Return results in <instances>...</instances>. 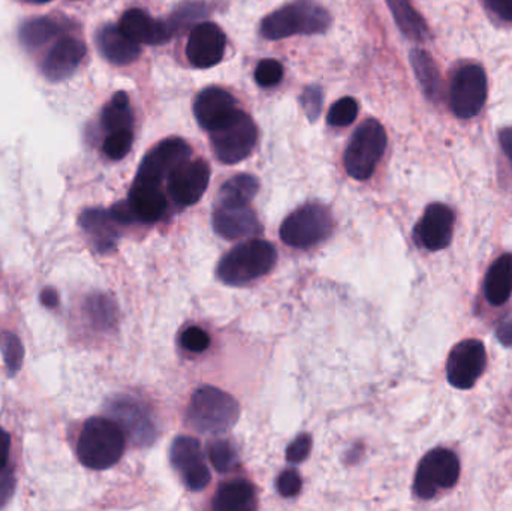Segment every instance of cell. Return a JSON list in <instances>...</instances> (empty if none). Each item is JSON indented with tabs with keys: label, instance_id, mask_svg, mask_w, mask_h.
<instances>
[{
	"label": "cell",
	"instance_id": "cell-33",
	"mask_svg": "<svg viewBox=\"0 0 512 511\" xmlns=\"http://www.w3.org/2000/svg\"><path fill=\"white\" fill-rule=\"evenodd\" d=\"M0 350H2L3 360H5L6 368L9 375H15L20 371L23 365L24 348L17 335L11 332L0 333Z\"/></svg>",
	"mask_w": 512,
	"mask_h": 511
},
{
	"label": "cell",
	"instance_id": "cell-23",
	"mask_svg": "<svg viewBox=\"0 0 512 511\" xmlns=\"http://www.w3.org/2000/svg\"><path fill=\"white\" fill-rule=\"evenodd\" d=\"M117 225H120L111 215L110 210L93 209L87 210L81 216V227L92 237L96 248L99 251L107 252L116 246L119 231Z\"/></svg>",
	"mask_w": 512,
	"mask_h": 511
},
{
	"label": "cell",
	"instance_id": "cell-47",
	"mask_svg": "<svg viewBox=\"0 0 512 511\" xmlns=\"http://www.w3.org/2000/svg\"><path fill=\"white\" fill-rule=\"evenodd\" d=\"M24 2L38 3V5H42V3L50 2V0H24Z\"/></svg>",
	"mask_w": 512,
	"mask_h": 511
},
{
	"label": "cell",
	"instance_id": "cell-11",
	"mask_svg": "<svg viewBox=\"0 0 512 511\" xmlns=\"http://www.w3.org/2000/svg\"><path fill=\"white\" fill-rule=\"evenodd\" d=\"M487 365L486 347L478 339H466L451 350L447 378L451 386L469 390L477 384Z\"/></svg>",
	"mask_w": 512,
	"mask_h": 511
},
{
	"label": "cell",
	"instance_id": "cell-38",
	"mask_svg": "<svg viewBox=\"0 0 512 511\" xmlns=\"http://www.w3.org/2000/svg\"><path fill=\"white\" fill-rule=\"evenodd\" d=\"M301 107L310 122H315L321 116L322 104H324V92L319 86H309L301 93Z\"/></svg>",
	"mask_w": 512,
	"mask_h": 511
},
{
	"label": "cell",
	"instance_id": "cell-43",
	"mask_svg": "<svg viewBox=\"0 0 512 511\" xmlns=\"http://www.w3.org/2000/svg\"><path fill=\"white\" fill-rule=\"evenodd\" d=\"M499 342L505 347H512V314L505 317L496 329Z\"/></svg>",
	"mask_w": 512,
	"mask_h": 511
},
{
	"label": "cell",
	"instance_id": "cell-21",
	"mask_svg": "<svg viewBox=\"0 0 512 511\" xmlns=\"http://www.w3.org/2000/svg\"><path fill=\"white\" fill-rule=\"evenodd\" d=\"M86 45L75 38H62L47 54L44 62V74L48 80L62 81L74 74L83 57Z\"/></svg>",
	"mask_w": 512,
	"mask_h": 511
},
{
	"label": "cell",
	"instance_id": "cell-16",
	"mask_svg": "<svg viewBox=\"0 0 512 511\" xmlns=\"http://www.w3.org/2000/svg\"><path fill=\"white\" fill-rule=\"evenodd\" d=\"M236 110V98L221 87H207L195 99V117L207 132L227 120Z\"/></svg>",
	"mask_w": 512,
	"mask_h": 511
},
{
	"label": "cell",
	"instance_id": "cell-42",
	"mask_svg": "<svg viewBox=\"0 0 512 511\" xmlns=\"http://www.w3.org/2000/svg\"><path fill=\"white\" fill-rule=\"evenodd\" d=\"M486 5L489 6L493 14L512 23V0H486Z\"/></svg>",
	"mask_w": 512,
	"mask_h": 511
},
{
	"label": "cell",
	"instance_id": "cell-9",
	"mask_svg": "<svg viewBox=\"0 0 512 511\" xmlns=\"http://www.w3.org/2000/svg\"><path fill=\"white\" fill-rule=\"evenodd\" d=\"M487 99V77L480 65L462 66L454 74L450 90L451 110L460 119H472L483 110Z\"/></svg>",
	"mask_w": 512,
	"mask_h": 511
},
{
	"label": "cell",
	"instance_id": "cell-7",
	"mask_svg": "<svg viewBox=\"0 0 512 511\" xmlns=\"http://www.w3.org/2000/svg\"><path fill=\"white\" fill-rule=\"evenodd\" d=\"M333 231V216L322 204L310 203L292 212L280 225V239L292 248L306 249L327 239Z\"/></svg>",
	"mask_w": 512,
	"mask_h": 511
},
{
	"label": "cell",
	"instance_id": "cell-41",
	"mask_svg": "<svg viewBox=\"0 0 512 511\" xmlns=\"http://www.w3.org/2000/svg\"><path fill=\"white\" fill-rule=\"evenodd\" d=\"M15 479L12 476L11 471L3 470L0 471V509L11 500L12 494H14Z\"/></svg>",
	"mask_w": 512,
	"mask_h": 511
},
{
	"label": "cell",
	"instance_id": "cell-32",
	"mask_svg": "<svg viewBox=\"0 0 512 511\" xmlns=\"http://www.w3.org/2000/svg\"><path fill=\"white\" fill-rule=\"evenodd\" d=\"M209 459L218 473H233L239 467V456L228 441H213L209 447Z\"/></svg>",
	"mask_w": 512,
	"mask_h": 511
},
{
	"label": "cell",
	"instance_id": "cell-4",
	"mask_svg": "<svg viewBox=\"0 0 512 511\" xmlns=\"http://www.w3.org/2000/svg\"><path fill=\"white\" fill-rule=\"evenodd\" d=\"M276 261L277 251L270 242L249 240L225 254L216 273L225 284L243 285L270 273Z\"/></svg>",
	"mask_w": 512,
	"mask_h": 511
},
{
	"label": "cell",
	"instance_id": "cell-18",
	"mask_svg": "<svg viewBox=\"0 0 512 511\" xmlns=\"http://www.w3.org/2000/svg\"><path fill=\"white\" fill-rule=\"evenodd\" d=\"M119 27L137 44L161 45L173 38L167 23L150 17L141 9L126 11L120 18Z\"/></svg>",
	"mask_w": 512,
	"mask_h": 511
},
{
	"label": "cell",
	"instance_id": "cell-5",
	"mask_svg": "<svg viewBox=\"0 0 512 511\" xmlns=\"http://www.w3.org/2000/svg\"><path fill=\"white\" fill-rule=\"evenodd\" d=\"M387 149L384 126L375 119L366 120L352 135L345 152V168L355 180L373 176Z\"/></svg>",
	"mask_w": 512,
	"mask_h": 511
},
{
	"label": "cell",
	"instance_id": "cell-22",
	"mask_svg": "<svg viewBox=\"0 0 512 511\" xmlns=\"http://www.w3.org/2000/svg\"><path fill=\"white\" fill-rule=\"evenodd\" d=\"M96 44L102 56L114 65H129L137 60L141 53L140 44L132 41L119 26L102 27L98 32Z\"/></svg>",
	"mask_w": 512,
	"mask_h": 511
},
{
	"label": "cell",
	"instance_id": "cell-17",
	"mask_svg": "<svg viewBox=\"0 0 512 511\" xmlns=\"http://www.w3.org/2000/svg\"><path fill=\"white\" fill-rule=\"evenodd\" d=\"M213 228L219 236L236 240L254 236L261 230V225L251 207L219 204L213 213Z\"/></svg>",
	"mask_w": 512,
	"mask_h": 511
},
{
	"label": "cell",
	"instance_id": "cell-35",
	"mask_svg": "<svg viewBox=\"0 0 512 511\" xmlns=\"http://www.w3.org/2000/svg\"><path fill=\"white\" fill-rule=\"evenodd\" d=\"M358 116V104L355 99L342 98L333 104V107L328 111L327 122L328 125L336 126H348L357 119Z\"/></svg>",
	"mask_w": 512,
	"mask_h": 511
},
{
	"label": "cell",
	"instance_id": "cell-15",
	"mask_svg": "<svg viewBox=\"0 0 512 511\" xmlns=\"http://www.w3.org/2000/svg\"><path fill=\"white\" fill-rule=\"evenodd\" d=\"M227 38L215 23H200L192 29L186 45V56L197 68L206 69L218 65L224 59Z\"/></svg>",
	"mask_w": 512,
	"mask_h": 511
},
{
	"label": "cell",
	"instance_id": "cell-34",
	"mask_svg": "<svg viewBox=\"0 0 512 511\" xmlns=\"http://www.w3.org/2000/svg\"><path fill=\"white\" fill-rule=\"evenodd\" d=\"M134 143L132 129H122L108 134L104 141V153L113 161L125 158Z\"/></svg>",
	"mask_w": 512,
	"mask_h": 511
},
{
	"label": "cell",
	"instance_id": "cell-30",
	"mask_svg": "<svg viewBox=\"0 0 512 511\" xmlns=\"http://www.w3.org/2000/svg\"><path fill=\"white\" fill-rule=\"evenodd\" d=\"M57 30V24L50 18H33L21 27L20 39L26 47H41L56 36Z\"/></svg>",
	"mask_w": 512,
	"mask_h": 511
},
{
	"label": "cell",
	"instance_id": "cell-12",
	"mask_svg": "<svg viewBox=\"0 0 512 511\" xmlns=\"http://www.w3.org/2000/svg\"><path fill=\"white\" fill-rule=\"evenodd\" d=\"M168 195L177 206L198 203L210 182V167L204 159H188L168 177Z\"/></svg>",
	"mask_w": 512,
	"mask_h": 511
},
{
	"label": "cell",
	"instance_id": "cell-24",
	"mask_svg": "<svg viewBox=\"0 0 512 511\" xmlns=\"http://www.w3.org/2000/svg\"><path fill=\"white\" fill-rule=\"evenodd\" d=\"M484 294L493 306H502L512 294V254H504L490 266L484 281Z\"/></svg>",
	"mask_w": 512,
	"mask_h": 511
},
{
	"label": "cell",
	"instance_id": "cell-37",
	"mask_svg": "<svg viewBox=\"0 0 512 511\" xmlns=\"http://www.w3.org/2000/svg\"><path fill=\"white\" fill-rule=\"evenodd\" d=\"M180 345L189 353H204L210 347V336L201 327L191 326L180 335Z\"/></svg>",
	"mask_w": 512,
	"mask_h": 511
},
{
	"label": "cell",
	"instance_id": "cell-3",
	"mask_svg": "<svg viewBox=\"0 0 512 511\" xmlns=\"http://www.w3.org/2000/svg\"><path fill=\"white\" fill-rule=\"evenodd\" d=\"M330 24L327 9L312 0H297L267 15L262 20L261 35L271 41L294 35H318L327 32Z\"/></svg>",
	"mask_w": 512,
	"mask_h": 511
},
{
	"label": "cell",
	"instance_id": "cell-13",
	"mask_svg": "<svg viewBox=\"0 0 512 511\" xmlns=\"http://www.w3.org/2000/svg\"><path fill=\"white\" fill-rule=\"evenodd\" d=\"M171 464L182 476L183 482L191 491L198 492L207 488L212 476L204 461L200 441L192 437H179L171 446Z\"/></svg>",
	"mask_w": 512,
	"mask_h": 511
},
{
	"label": "cell",
	"instance_id": "cell-27",
	"mask_svg": "<svg viewBox=\"0 0 512 511\" xmlns=\"http://www.w3.org/2000/svg\"><path fill=\"white\" fill-rule=\"evenodd\" d=\"M411 65L427 98L436 101L441 95L442 83L435 60L424 50H414L411 53Z\"/></svg>",
	"mask_w": 512,
	"mask_h": 511
},
{
	"label": "cell",
	"instance_id": "cell-19",
	"mask_svg": "<svg viewBox=\"0 0 512 511\" xmlns=\"http://www.w3.org/2000/svg\"><path fill=\"white\" fill-rule=\"evenodd\" d=\"M135 222L155 224L164 218L168 209L167 197L159 186L134 182L126 200Z\"/></svg>",
	"mask_w": 512,
	"mask_h": 511
},
{
	"label": "cell",
	"instance_id": "cell-45",
	"mask_svg": "<svg viewBox=\"0 0 512 511\" xmlns=\"http://www.w3.org/2000/svg\"><path fill=\"white\" fill-rule=\"evenodd\" d=\"M502 149H504L505 155L508 156L512 165V126L511 128L502 129L501 135Z\"/></svg>",
	"mask_w": 512,
	"mask_h": 511
},
{
	"label": "cell",
	"instance_id": "cell-44",
	"mask_svg": "<svg viewBox=\"0 0 512 511\" xmlns=\"http://www.w3.org/2000/svg\"><path fill=\"white\" fill-rule=\"evenodd\" d=\"M11 452V437L0 428V471L5 470Z\"/></svg>",
	"mask_w": 512,
	"mask_h": 511
},
{
	"label": "cell",
	"instance_id": "cell-20",
	"mask_svg": "<svg viewBox=\"0 0 512 511\" xmlns=\"http://www.w3.org/2000/svg\"><path fill=\"white\" fill-rule=\"evenodd\" d=\"M111 414H114V419L122 426L123 431L131 435L132 440L149 443L155 437V425L147 413V408L140 402L129 398L117 399L111 405Z\"/></svg>",
	"mask_w": 512,
	"mask_h": 511
},
{
	"label": "cell",
	"instance_id": "cell-29",
	"mask_svg": "<svg viewBox=\"0 0 512 511\" xmlns=\"http://www.w3.org/2000/svg\"><path fill=\"white\" fill-rule=\"evenodd\" d=\"M102 126L108 134L122 131V129H132L134 114H132L129 98L125 92L116 93L110 104L105 107L104 113H102Z\"/></svg>",
	"mask_w": 512,
	"mask_h": 511
},
{
	"label": "cell",
	"instance_id": "cell-46",
	"mask_svg": "<svg viewBox=\"0 0 512 511\" xmlns=\"http://www.w3.org/2000/svg\"><path fill=\"white\" fill-rule=\"evenodd\" d=\"M41 302L44 303L47 308H54V306L59 303V296H57L53 288H47V290L42 291Z\"/></svg>",
	"mask_w": 512,
	"mask_h": 511
},
{
	"label": "cell",
	"instance_id": "cell-14",
	"mask_svg": "<svg viewBox=\"0 0 512 511\" xmlns=\"http://www.w3.org/2000/svg\"><path fill=\"white\" fill-rule=\"evenodd\" d=\"M454 213L442 203H433L427 207L423 218L414 228L417 245L427 251H441L453 240Z\"/></svg>",
	"mask_w": 512,
	"mask_h": 511
},
{
	"label": "cell",
	"instance_id": "cell-26",
	"mask_svg": "<svg viewBox=\"0 0 512 511\" xmlns=\"http://www.w3.org/2000/svg\"><path fill=\"white\" fill-rule=\"evenodd\" d=\"M387 5L403 35L414 41H426L429 36L426 21L415 11L411 0H387Z\"/></svg>",
	"mask_w": 512,
	"mask_h": 511
},
{
	"label": "cell",
	"instance_id": "cell-39",
	"mask_svg": "<svg viewBox=\"0 0 512 511\" xmlns=\"http://www.w3.org/2000/svg\"><path fill=\"white\" fill-rule=\"evenodd\" d=\"M301 482L300 474L295 470H285L276 480L277 492L282 495L283 498H294L300 494Z\"/></svg>",
	"mask_w": 512,
	"mask_h": 511
},
{
	"label": "cell",
	"instance_id": "cell-6",
	"mask_svg": "<svg viewBox=\"0 0 512 511\" xmlns=\"http://www.w3.org/2000/svg\"><path fill=\"white\" fill-rule=\"evenodd\" d=\"M209 134L216 158L228 165L248 158L258 138L254 120L239 108Z\"/></svg>",
	"mask_w": 512,
	"mask_h": 511
},
{
	"label": "cell",
	"instance_id": "cell-25",
	"mask_svg": "<svg viewBox=\"0 0 512 511\" xmlns=\"http://www.w3.org/2000/svg\"><path fill=\"white\" fill-rule=\"evenodd\" d=\"M213 510L245 511L255 509V488L248 480H231L219 486L213 498Z\"/></svg>",
	"mask_w": 512,
	"mask_h": 511
},
{
	"label": "cell",
	"instance_id": "cell-1",
	"mask_svg": "<svg viewBox=\"0 0 512 511\" xmlns=\"http://www.w3.org/2000/svg\"><path fill=\"white\" fill-rule=\"evenodd\" d=\"M125 431L116 420L96 417L87 420L78 440V459L90 470L114 467L125 452Z\"/></svg>",
	"mask_w": 512,
	"mask_h": 511
},
{
	"label": "cell",
	"instance_id": "cell-40",
	"mask_svg": "<svg viewBox=\"0 0 512 511\" xmlns=\"http://www.w3.org/2000/svg\"><path fill=\"white\" fill-rule=\"evenodd\" d=\"M310 450H312V437L309 434H301L289 444L286 449V461L289 464H301L306 461L309 456Z\"/></svg>",
	"mask_w": 512,
	"mask_h": 511
},
{
	"label": "cell",
	"instance_id": "cell-10",
	"mask_svg": "<svg viewBox=\"0 0 512 511\" xmlns=\"http://www.w3.org/2000/svg\"><path fill=\"white\" fill-rule=\"evenodd\" d=\"M191 153V147L182 138L161 141L144 156L134 182L161 186L180 164L191 159Z\"/></svg>",
	"mask_w": 512,
	"mask_h": 511
},
{
	"label": "cell",
	"instance_id": "cell-2",
	"mask_svg": "<svg viewBox=\"0 0 512 511\" xmlns=\"http://www.w3.org/2000/svg\"><path fill=\"white\" fill-rule=\"evenodd\" d=\"M239 417V402L212 386L195 390L186 411L189 426L204 435L225 434L236 425Z\"/></svg>",
	"mask_w": 512,
	"mask_h": 511
},
{
	"label": "cell",
	"instance_id": "cell-36",
	"mask_svg": "<svg viewBox=\"0 0 512 511\" xmlns=\"http://www.w3.org/2000/svg\"><path fill=\"white\" fill-rule=\"evenodd\" d=\"M283 78V66L277 60L265 59L256 66L255 80L259 86L271 87L280 83Z\"/></svg>",
	"mask_w": 512,
	"mask_h": 511
},
{
	"label": "cell",
	"instance_id": "cell-8",
	"mask_svg": "<svg viewBox=\"0 0 512 511\" xmlns=\"http://www.w3.org/2000/svg\"><path fill=\"white\" fill-rule=\"evenodd\" d=\"M460 462L456 453L435 449L421 459L414 480V492L420 500H432L441 491L454 488L459 482Z\"/></svg>",
	"mask_w": 512,
	"mask_h": 511
},
{
	"label": "cell",
	"instance_id": "cell-31",
	"mask_svg": "<svg viewBox=\"0 0 512 511\" xmlns=\"http://www.w3.org/2000/svg\"><path fill=\"white\" fill-rule=\"evenodd\" d=\"M207 15V6L203 3H183L176 11L171 15L170 20L167 21L168 27H170L171 33L183 32L188 29L189 26L195 24L197 26L198 21L203 20Z\"/></svg>",
	"mask_w": 512,
	"mask_h": 511
},
{
	"label": "cell",
	"instance_id": "cell-28",
	"mask_svg": "<svg viewBox=\"0 0 512 511\" xmlns=\"http://www.w3.org/2000/svg\"><path fill=\"white\" fill-rule=\"evenodd\" d=\"M259 183L251 174H239L228 180L219 191V204L249 206L258 192Z\"/></svg>",
	"mask_w": 512,
	"mask_h": 511
}]
</instances>
